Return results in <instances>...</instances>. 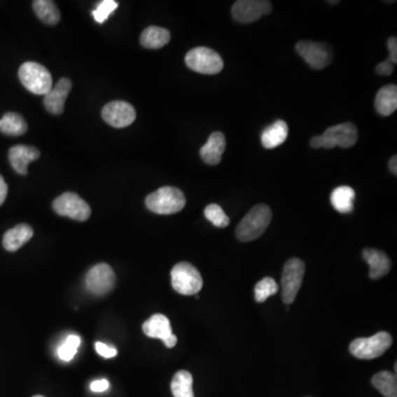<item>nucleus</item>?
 Listing matches in <instances>:
<instances>
[{"instance_id": "obj_21", "label": "nucleus", "mask_w": 397, "mask_h": 397, "mask_svg": "<svg viewBox=\"0 0 397 397\" xmlns=\"http://www.w3.org/2000/svg\"><path fill=\"white\" fill-rule=\"evenodd\" d=\"M375 109L382 116H389L397 109V86L386 85L377 92L375 97Z\"/></svg>"}, {"instance_id": "obj_14", "label": "nucleus", "mask_w": 397, "mask_h": 397, "mask_svg": "<svg viewBox=\"0 0 397 397\" xmlns=\"http://www.w3.org/2000/svg\"><path fill=\"white\" fill-rule=\"evenodd\" d=\"M72 90V82L70 78H62L50 90L47 95H44V106L48 112L53 115L62 114L64 111L65 101Z\"/></svg>"}, {"instance_id": "obj_15", "label": "nucleus", "mask_w": 397, "mask_h": 397, "mask_svg": "<svg viewBox=\"0 0 397 397\" xmlns=\"http://www.w3.org/2000/svg\"><path fill=\"white\" fill-rule=\"evenodd\" d=\"M40 158V151L32 146L17 145L9 151V161L15 172L19 174H28V166Z\"/></svg>"}, {"instance_id": "obj_13", "label": "nucleus", "mask_w": 397, "mask_h": 397, "mask_svg": "<svg viewBox=\"0 0 397 397\" xmlns=\"http://www.w3.org/2000/svg\"><path fill=\"white\" fill-rule=\"evenodd\" d=\"M103 120L114 128H125L136 120V111L132 104L124 101H113L102 109Z\"/></svg>"}, {"instance_id": "obj_4", "label": "nucleus", "mask_w": 397, "mask_h": 397, "mask_svg": "<svg viewBox=\"0 0 397 397\" xmlns=\"http://www.w3.org/2000/svg\"><path fill=\"white\" fill-rule=\"evenodd\" d=\"M19 78L22 85L36 95H47L53 86L51 73L43 65L36 62H26L21 65Z\"/></svg>"}, {"instance_id": "obj_20", "label": "nucleus", "mask_w": 397, "mask_h": 397, "mask_svg": "<svg viewBox=\"0 0 397 397\" xmlns=\"http://www.w3.org/2000/svg\"><path fill=\"white\" fill-rule=\"evenodd\" d=\"M287 137H288V125L284 120H278L265 128L260 141L265 148L273 149L285 143Z\"/></svg>"}, {"instance_id": "obj_34", "label": "nucleus", "mask_w": 397, "mask_h": 397, "mask_svg": "<svg viewBox=\"0 0 397 397\" xmlns=\"http://www.w3.org/2000/svg\"><path fill=\"white\" fill-rule=\"evenodd\" d=\"M90 389L94 393L105 392L109 389V382L105 379H97V381L92 382Z\"/></svg>"}, {"instance_id": "obj_32", "label": "nucleus", "mask_w": 397, "mask_h": 397, "mask_svg": "<svg viewBox=\"0 0 397 397\" xmlns=\"http://www.w3.org/2000/svg\"><path fill=\"white\" fill-rule=\"evenodd\" d=\"M95 350L99 353V356H103L105 358H114L117 356V350L109 345L105 344V343L97 342L95 343Z\"/></svg>"}, {"instance_id": "obj_17", "label": "nucleus", "mask_w": 397, "mask_h": 397, "mask_svg": "<svg viewBox=\"0 0 397 397\" xmlns=\"http://www.w3.org/2000/svg\"><path fill=\"white\" fill-rule=\"evenodd\" d=\"M363 258L370 266V278L379 279L389 273L392 264L389 256L384 252L375 249H365L363 251Z\"/></svg>"}, {"instance_id": "obj_31", "label": "nucleus", "mask_w": 397, "mask_h": 397, "mask_svg": "<svg viewBox=\"0 0 397 397\" xmlns=\"http://www.w3.org/2000/svg\"><path fill=\"white\" fill-rule=\"evenodd\" d=\"M117 8H118V3H116L114 0H104L92 11V16L95 19L97 24H104L105 21Z\"/></svg>"}, {"instance_id": "obj_19", "label": "nucleus", "mask_w": 397, "mask_h": 397, "mask_svg": "<svg viewBox=\"0 0 397 397\" xmlns=\"http://www.w3.org/2000/svg\"><path fill=\"white\" fill-rule=\"evenodd\" d=\"M143 331L147 337L159 339L164 342L172 333L170 320L165 314H153L147 321L143 323Z\"/></svg>"}, {"instance_id": "obj_1", "label": "nucleus", "mask_w": 397, "mask_h": 397, "mask_svg": "<svg viewBox=\"0 0 397 397\" xmlns=\"http://www.w3.org/2000/svg\"><path fill=\"white\" fill-rule=\"evenodd\" d=\"M272 210L266 204L255 205L237 228V237L242 242H252L262 237L272 221Z\"/></svg>"}, {"instance_id": "obj_38", "label": "nucleus", "mask_w": 397, "mask_h": 397, "mask_svg": "<svg viewBox=\"0 0 397 397\" xmlns=\"http://www.w3.org/2000/svg\"><path fill=\"white\" fill-rule=\"evenodd\" d=\"M389 170H391V172H392V174H394L395 176H396V174H397V157L396 156H393L392 158H391V160H389Z\"/></svg>"}, {"instance_id": "obj_39", "label": "nucleus", "mask_w": 397, "mask_h": 397, "mask_svg": "<svg viewBox=\"0 0 397 397\" xmlns=\"http://www.w3.org/2000/svg\"><path fill=\"white\" fill-rule=\"evenodd\" d=\"M329 4H339V1H329Z\"/></svg>"}, {"instance_id": "obj_27", "label": "nucleus", "mask_w": 397, "mask_h": 397, "mask_svg": "<svg viewBox=\"0 0 397 397\" xmlns=\"http://www.w3.org/2000/svg\"><path fill=\"white\" fill-rule=\"evenodd\" d=\"M372 384L385 397H397L396 375L392 372L382 371L372 377Z\"/></svg>"}, {"instance_id": "obj_36", "label": "nucleus", "mask_w": 397, "mask_h": 397, "mask_svg": "<svg viewBox=\"0 0 397 397\" xmlns=\"http://www.w3.org/2000/svg\"><path fill=\"white\" fill-rule=\"evenodd\" d=\"M7 195H8V186L6 183L3 176H0V205L4 204Z\"/></svg>"}, {"instance_id": "obj_3", "label": "nucleus", "mask_w": 397, "mask_h": 397, "mask_svg": "<svg viewBox=\"0 0 397 397\" xmlns=\"http://www.w3.org/2000/svg\"><path fill=\"white\" fill-rule=\"evenodd\" d=\"M145 203L151 212L168 216L180 212L185 208L186 197L178 188L162 187L146 197Z\"/></svg>"}, {"instance_id": "obj_30", "label": "nucleus", "mask_w": 397, "mask_h": 397, "mask_svg": "<svg viewBox=\"0 0 397 397\" xmlns=\"http://www.w3.org/2000/svg\"><path fill=\"white\" fill-rule=\"evenodd\" d=\"M81 344V337L78 335H72L67 337L65 342L61 345L60 349L57 351L59 358L63 361H71L76 353H78V347Z\"/></svg>"}, {"instance_id": "obj_33", "label": "nucleus", "mask_w": 397, "mask_h": 397, "mask_svg": "<svg viewBox=\"0 0 397 397\" xmlns=\"http://www.w3.org/2000/svg\"><path fill=\"white\" fill-rule=\"evenodd\" d=\"M375 71H377V74H379V76H391L393 71H394V64L387 59V60L383 61V62L377 64Z\"/></svg>"}, {"instance_id": "obj_22", "label": "nucleus", "mask_w": 397, "mask_h": 397, "mask_svg": "<svg viewBox=\"0 0 397 397\" xmlns=\"http://www.w3.org/2000/svg\"><path fill=\"white\" fill-rule=\"evenodd\" d=\"M172 39L170 32L161 27L151 26L144 30L141 36V44L146 49H161Z\"/></svg>"}, {"instance_id": "obj_7", "label": "nucleus", "mask_w": 397, "mask_h": 397, "mask_svg": "<svg viewBox=\"0 0 397 397\" xmlns=\"http://www.w3.org/2000/svg\"><path fill=\"white\" fill-rule=\"evenodd\" d=\"M186 64L191 70L207 76L218 74L223 70L224 67L221 55L214 50L205 47L190 50L186 55Z\"/></svg>"}, {"instance_id": "obj_35", "label": "nucleus", "mask_w": 397, "mask_h": 397, "mask_svg": "<svg viewBox=\"0 0 397 397\" xmlns=\"http://www.w3.org/2000/svg\"><path fill=\"white\" fill-rule=\"evenodd\" d=\"M387 48H389V60L395 64L397 62V39L395 36H391L387 41Z\"/></svg>"}, {"instance_id": "obj_6", "label": "nucleus", "mask_w": 397, "mask_h": 397, "mask_svg": "<svg viewBox=\"0 0 397 397\" xmlns=\"http://www.w3.org/2000/svg\"><path fill=\"white\" fill-rule=\"evenodd\" d=\"M172 285L180 295L193 296L202 289V276L193 265L181 262L172 268Z\"/></svg>"}, {"instance_id": "obj_26", "label": "nucleus", "mask_w": 397, "mask_h": 397, "mask_svg": "<svg viewBox=\"0 0 397 397\" xmlns=\"http://www.w3.org/2000/svg\"><path fill=\"white\" fill-rule=\"evenodd\" d=\"M193 377L185 370L176 372L172 381V392L174 397H195Z\"/></svg>"}, {"instance_id": "obj_5", "label": "nucleus", "mask_w": 397, "mask_h": 397, "mask_svg": "<svg viewBox=\"0 0 397 397\" xmlns=\"http://www.w3.org/2000/svg\"><path fill=\"white\" fill-rule=\"evenodd\" d=\"M392 335L381 331L370 337H358L350 344V352L360 360H373L383 356L392 345Z\"/></svg>"}, {"instance_id": "obj_37", "label": "nucleus", "mask_w": 397, "mask_h": 397, "mask_svg": "<svg viewBox=\"0 0 397 397\" xmlns=\"http://www.w3.org/2000/svg\"><path fill=\"white\" fill-rule=\"evenodd\" d=\"M178 342V339H176V335H172L170 337L167 339V340L164 341L165 345H166L167 348H174V345L176 344Z\"/></svg>"}, {"instance_id": "obj_40", "label": "nucleus", "mask_w": 397, "mask_h": 397, "mask_svg": "<svg viewBox=\"0 0 397 397\" xmlns=\"http://www.w3.org/2000/svg\"><path fill=\"white\" fill-rule=\"evenodd\" d=\"M32 397H44V396H42V395H34V396Z\"/></svg>"}, {"instance_id": "obj_8", "label": "nucleus", "mask_w": 397, "mask_h": 397, "mask_svg": "<svg viewBox=\"0 0 397 397\" xmlns=\"http://www.w3.org/2000/svg\"><path fill=\"white\" fill-rule=\"evenodd\" d=\"M306 266L299 258H291L285 263L281 276V298L286 305L293 304L304 279Z\"/></svg>"}, {"instance_id": "obj_24", "label": "nucleus", "mask_w": 397, "mask_h": 397, "mask_svg": "<svg viewBox=\"0 0 397 397\" xmlns=\"http://www.w3.org/2000/svg\"><path fill=\"white\" fill-rule=\"evenodd\" d=\"M28 130V124L18 113L9 112L0 120V132L7 136H21Z\"/></svg>"}, {"instance_id": "obj_11", "label": "nucleus", "mask_w": 397, "mask_h": 397, "mask_svg": "<svg viewBox=\"0 0 397 397\" xmlns=\"http://www.w3.org/2000/svg\"><path fill=\"white\" fill-rule=\"evenodd\" d=\"M85 283L86 287L92 293L97 296H103L114 288L116 276L109 264L101 263L88 270Z\"/></svg>"}, {"instance_id": "obj_12", "label": "nucleus", "mask_w": 397, "mask_h": 397, "mask_svg": "<svg viewBox=\"0 0 397 397\" xmlns=\"http://www.w3.org/2000/svg\"><path fill=\"white\" fill-rule=\"evenodd\" d=\"M272 11V3L267 0H239L232 7V16L237 22L251 24L267 16Z\"/></svg>"}, {"instance_id": "obj_16", "label": "nucleus", "mask_w": 397, "mask_h": 397, "mask_svg": "<svg viewBox=\"0 0 397 397\" xmlns=\"http://www.w3.org/2000/svg\"><path fill=\"white\" fill-rule=\"evenodd\" d=\"M225 148V136L221 132H213L209 137L208 141L200 149L201 158L203 159L205 164L216 166L222 160Z\"/></svg>"}, {"instance_id": "obj_2", "label": "nucleus", "mask_w": 397, "mask_h": 397, "mask_svg": "<svg viewBox=\"0 0 397 397\" xmlns=\"http://www.w3.org/2000/svg\"><path fill=\"white\" fill-rule=\"evenodd\" d=\"M358 128L352 123H343L328 128L321 136H314L310 141L312 148L333 149L337 146L350 148L358 141Z\"/></svg>"}, {"instance_id": "obj_18", "label": "nucleus", "mask_w": 397, "mask_h": 397, "mask_svg": "<svg viewBox=\"0 0 397 397\" xmlns=\"http://www.w3.org/2000/svg\"><path fill=\"white\" fill-rule=\"evenodd\" d=\"M34 237V230L28 224H19L13 229L6 232L4 235L3 245L8 252H17Z\"/></svg>"}, {"instance_id": "obj_25", "label": "nucleus", "mask_w": 397, "mask_h": 397, "mask_svg": "<svg viewBox=\"0 0 397 397\" xmlns=\"http://www.w3.org/2000/svg\"><path fill=\"white\" fill-rule=\"evenodd\" d=\"M34 9L36 16L44 24L57 25L60 21V11L57 4L51 0H36L34 1Z\"/></svg>"}, {"instance_id": "obj_9", "label": "nucleus", "mask_w": 397, "mask_h": 397, "mask_svg": "<svg viewBox=\"0 0 397 397\" xmlns=\"http://www.w3.org/2000/svg\"><path fill=\"white\" fill-rule=\"evenodd\" d=\"M53 207L59 216H67L72 220L84 222L91 216V207L76 193H63L53 201Z\"/></svg>"}, {"instance_id": "obj_28", "label": "nucleus", "mask_w": 397, "mask_h": 397, "mask_svg": "<svg viewBox=\"0 0 397 397\" xmlns=\"http://www.w3.org/2000/svg\"><path fill=\"white\" fill-rule=\"evenodd\" d=\"M278 285L275 279L272 277L263 278L262 281H258L255 286V300L257 302H264L270 296H273L278 293Z\"/></svg>"}, {"instance_id": "obj_23", "label": "nucleus", "mask_w": 397, "mask_h": 397, "mask_svg": "<svg viewBox=\"0 0 397 397\" xmlns=\"http://www.w3.org/2000/svg\"><path fill=\"white\" fill-rule=\"evenodd\" d=\"M354 199H356V193L352 188L348 186L335 188L330 195V202L333 204V208L340 213L352 212L354 208V204H353Z\"/></svg>"}, {"instance_id": "obj_29", "label": "nucleus", "mask_w": 397, "mask_h": 397, "mask_svg": "<svg viewBox=\"0 0 397 397\" xmlns=\"http://www.w3.org/2000/svg\"><path fill=\"white\" fill-rule=\"evenodd\" d=\"M205 218L210 221L213 225L216 228H226L230 224L229 216H226L223 209L221 208L218 204H209L204 209Z\"/></svg>"}, {"instance_id": "obj_10", "label": "nucleus", "mask_w": 397, "mask_h": 397, "mask_svg": "<svg viewBox=\"0 0 397 397\" xmlns=\"http://www.w3.org/2000/svg\"><path fill=\"white\" fill-rule=\"evenodd\" d=\"M296 51L310 68L322 70L333 62V50L325 43L314 41H299Z\"/></svg>"}]
</instances>
